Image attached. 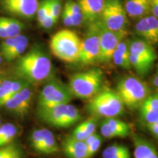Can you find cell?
Here are the masks:
<instances>
[{
  "mask_svg": "<svg viewBox=\"0 0 158 158\" xmlns=\"http://www.w3.org/2000/svg\"><path fill=\"white\" fill-rule=\"evenodd\" d=\"M13 72L17 78L29 84L48 80L52 73V63L40 48L34 47L17 59Z\"/></svg>",
  "mask_w": 158,
  "mask_h": 158,
  "instance_id": "6da1fadb",
  "label": "cell"
},
{
  "mask_svg": "<svg viewBox=\"0 0 158 158\" xmlns=\"http://www.w3.org/2000/svg\"><path fill=\"white\" fill-rule=\"evenodd\" d=\"M124 104L116 90L103 89L91 98L86 106L87 112L95 117L110 118L124 113Z\"/></svg>",
  "mask_w": 158,
  "mask_h": 158,
  "instance_id": "7a4b0ae2",
  "label": "cell"
},
{
  "mask_svg": "<svg viewBox=\"0 0 158 158\" xmlns=\"http://www.w3.org/2000/svg\"><path fill=\"white\" fill-rule=\"evenodd\" d=\"M102 71L92 68L72 75L69 79L68 86L75 98L90 99L102 89Z\"/></svg>",
  "mask_w": 158,
  "mask_h": 158,
  "instance_id": "3957f363",
  "label": "cell"
},
{
  "mask_svg": "<svg viewBox=\"0 0 158 158\" xmlns=\"http://www.w3.org/2000/svg\"><path fill=\"white\" fill-rule=\"evenodd\" d=\"M81 40L70 29H62L53 35L50 40V48L55 56L66 62L78 61Z\"/></svg>",
  "mask_w": 158,
  "mask_h": 158,
  "instance_id": "277c9868",
  "label": "cell"
},
{
  "mask_svg": "<svg viewBox=\"0 0 158 158\" xmlns=\"http://www.w3.org/2000/svg\"><path fill=\"white\" fill-rule=\"evenodd\" d=\"M116 91L124 106L130 110L139 108L151 94L147 84L133 76H125L120 79L116 84Z\"/></svg>",
  "mask_w": 158,
  "mask_h": 158,
  "instance_id": "5b68a950",
  "label": "cell"
},
{
  "mask_svg": "<svg viewBox=\"0 0 158 158\" xmlns=\"http://www.w3.org/2000/svg\"><path fill=\"white\" fill-rule=\"evenodd\" d=\"M37 116L43 122L55 127H69L81 119L78 109L70 103L37 108Z\"/></svg>",
  "mask_w": 158,
  "mask_h": 158,
  "instance_id": "8992f818",
  "label": "cell"
},
{
  "mask_svg": "<svg viewBox=\"0 0 158 158\" xmlns=\"http://www.w3.org/2000/svg\"><path fill=\"white\" fill-rule=\"evenodd\" d=\"M73 96L68 85L56 78L49 80L43 86L38 97V108H48L61 104H68Z\"/></svg>",
  "mask_w": 158,
  "mask_h": 158,
  "instance_id": "52a82bcc",
  "label": "cell"
},
{
  "mask_svg": "<svg viewBox=\"0 0 158 158\" xmlns=\"http://www.w3.org/2000/svg\"><path fill=\"white\" fill-rule=\"evenodd\" d=\"M100 39V56L98 62L108 63L112 60L114 51L127 35V31H112L106 28L101 21L95 22Z\"/></svg>",
  "mask_w": 158,
  "mask_h": 158,
  "instance_id": "ba28073f",
  "label": "cell"
},
{
  "mask_svg": "<svg viewBox=\"0 0 158 158\" xmlns=\"http://www.w3.org/2000/svg\"><path fill=\"white\" fill-rule=\"evenodd\" d=\"M101 22L112 31H124L127 25V13L120 0H108L104 2Z\"/></svg>",
  "mask_w": 158,
  "mask_h": 158,
  "instance_id": "9c48e42d",
  "label": "cell"
},
{
  "mask_svg": "<svg viewBox=\"0 0 158 158\" xmlns=\"http://www.w3.org/2000/svg\"><path fill=\"white\" fill-rule=\"evenodd\" d=\"M100 56V39L95 22L92 23L84 40L81 41L78 61L83 64L98 62Z\"/></svg>",
  "mask_w": 158,
  "mask_h": 158,
  "instance_id": "30bf717a",
  "label": "cell"
},
{
  "mask_svg": "<svg viewBox=\"0 0 158 158\" xmlns=\"http://www.w3.org/2000/svg\"><path fill=\"white\" fill-rule=\"evenodd\" d=\"M3 9L10 14L31 19L37 13V0H1Z\"/></svg>",
  "mask_w": 158,
  "mask_h": 158,
  "instance_id": "8fae6325",
  "label": "cell"
},
{
  "mask_svg": "<svg viewBox=\"0 0 158 158\" xmlns=\"http://www.w3.org/2000/svg\"><path fill=\"white\" fill-rule=\"evenodd\" d=\"M33 93L29 86H26L10 98L3 107L17 116H24L30 108Z\"/></svg>",
  "mask_w": 158,
  "mask_h": 158,
  "instance_id": "7c38bea8",
  "label": "cell"
},
{
  "mask_svg": "<svg viewBox=\"0 0 158 158\" xmlns=\"http://www.w3.org/2000/svg\"><path fill=\"white\" fill-rule=\"evenodd\" d=\"M100 133L104 138H125L129 135L130 127L127 123L115 117L104 118L100 125Z\"/></svg>",
  "mask_w": 158,
  "mask_h": 158,
  "instance_id": "4fadbf2b",
  "label": "cell"
},
{
  "mask_svg": "<svg viewBox=\"0 0 158 158\" xmlns=\"http://www.w3.org/2000/svg\"><path fill=\"white\" fill-rule=\"evenodd\" d=\"M138 109L140 119L145 125L158 122V91L150 94Z\"/></svg>",
  "mask_w": 158,
  "mask_h": 158,
  "instance_id": "5bb4252c",
  "label": "cell"
},
{
  "mask_svg": "<svg viewBox=\"0 0 158 158\" xmlns=\"http://www.w3.org/2000/svg\"><path fill=\"white\" fill-rule=\"evenodd\" d=\"M62 148L64 155L68 158H88L86 143L77 140L71 135L63 140Z\"/></svg>",
  "mask_w": 158,
  "mask_h": 158,
  "instance_id": "9a60e30c",
  "label": "cell"
},
{
  "mask_svg": "<svg viewBox=\"0 0 158 158\" xmlns=\"http://www.w3.org/2000/svg\"><path fill=\"white\" fill-rule=\"evenodd\" d=\"M84 19L94 23L101 16L103 9L104 0H78Z\"/></svg>",
  "mask_w": 158,
  "mask_h": 158,
  "instance_id": "2e32d148",
  "label": "cell"
},
{
  "mask_svg": "<svg viewBox=\"0 0 158 158\" xmlns=\"http://www.w3.org/2000/svg\"><path fill=\"white\" fill-rule=\"evenodd\" d=\"M29 85L20 78L17 80H5L0 83V108L3 107L5 102L15 93Z\"/></svg>",
  "mask_w": 158,
  "mask_h": 158,
  "instance_id": "e0dca14e",
  "label": "cell"
},
{
  "mask_svg": "<svg viewBox=\"0 0 158 158\" xmlns=\"http://www.w3.org/2000/svg\"><path fill=\"white\" fill-rule=\"evenodd\" d=\"M133 143L135 158H158L155 146L145 138L134 136Z\"/></svg>",
  "mask_w": 158,
  "mask_h": 158,
  "instance_id": "ac0fdd59",
  "label": "cell"
},
{
  "mask_svg": "<svg viewBox=\"0 0 158 158\" xmlns=\"http://www.w3.org/2000/svg\"><path fill=\"white\" fill-rule=\"evenodd\" d=\"M130 44V51L131 54L147 59L155 62L157 59V54L152 45L144 40H135Z\"/></svg>",
  "mask_w": 158,
  "mask_h": 158,
  "instance_id": "d6986e66",
  "label": "cell"
},
{
  "mask_svg": "<svg viewBox=\"0 0 158 158\" xmlns=\"http://www.w3.org/2000/svg\"><path fill=\"white\" fill-rule=\"evenodd\" d=\"M130 55V44L127 41L122 40L114 51L112 60L117 66L128 70L131 68Z\"/></svg>",
  "mask_w": 158,
  "mask_h": 158,
  "instance_id": "ffe728a7",
  "label": "cell"
},
{
  "mask_svg": "<svg viewBox=\"0 0 158 158\" xmlns=\"http://www.w3.org/2000/svg\"><path fill=\"white\" fill-rule=\"evenodd\" d=\"M28 45V39L23 35H19L14 37V40L12 45L11 48L4 55L5 58L7 62L15 60L19 58L21 55H23Z\"/></svg>",
  "mask_w": 158,
  "mask_h": 158,
  "instance_id": "44dd1931",
  "label": "cell"
},
{
  "mask_svg": "<svg viewBox=\"0 0 158 158\" xmlns=\"http://www.w3.org/2000/svg\"><path fill=\"white\" fill-rule=\"evenodd\" d=\"M125 10L130 17H141L150 12V0H127Z\"/></svg>",
  "mask_w": 158,
  "mask_h": 158,
  "instance_id": "7402d4cb",
  "label": "cell"
},
{
  "mask_svg": "<svg viewBox=\"0 0 158 158\" xmlns=\"http://www.w3.org/2000/svg\"><path fill=\"white\" fill-rule=\"evenodd\" d=\"M43 129V141L40 153L43 155H54L59 151L58 143L54 135L46 128Z\"/></svg>",
  "mask_w": 158,
  "mask_h": 158,
  "instance_id": "603a6c76",
  "label": "cell"
},
{
  "mask_svg": "<svg viewBox=\"0 0 158 158\" xmlns=\"http://www.w3.org/2000/svg\"><path fill=\"white\" fill-rule=\"evenodd\" d=\"M130 61L131 68H133L136 73L140 76H145L149 73L154 64L152 61L131 53L130 55Z\"/></svg>",
  "mask_w": 158,
  "mask_h": 158,
  "instance_id": "cb8c5ba5",
  "label": "cell"
},
{
  "mask_svg": "<svg viewBox=\"0 0 158 158\" xmlns=\"http://www.w3.org/2000/svg\"><path fill=\"white\" fill-rule=\"evenodd\" d=\"M0 23L5 28L8 37H14L20 35L23 29V23L13 18L0 17Z\"/></svg>",
  "mask_w": 158,
  "mask_h": 158,
  "instance_id": "d4e9b609",
  "label": "cell"
},
{
  "mask_svg": "<svg viewBox=\"0 0 158 158\" xmlns=\"http://www.w3.org/2000/svg\"><path fill=\"white\" fill-rule=\"evenodd\" d=\"M135 30L136 33L140 37H141L143 40L150 43V44L153 45L152 37L149 26H148L147 17L142 18L138 21V23L135 26Z\"/></svg>",
  "mask_w": 158,
  "mask_h": 158,
  "instance_id": "484cf974",
  "label": "cell"
},
{
  "mask_svg": "<svg viewBox=\"0 0 158 158\" xmlns=\"http://www.w3.org/2000/svg\"><path fill=\"white\" fill-rule=\"evenodd\" d=\"M0 158H23V152L15 144H7L0 147Z\"/></svg>",
  "mask_w": 158,
  "mask_h": 158,
  "instance_id": "4316f807",
  "label": "cell"
},
{
  "mask_svg": "<svg viewBox=\"0 0 158 158\" xmlns=\"http://www.w3.org/2000/svg\"><path fill=\"white\" fill-rule=\"evenodd\" d=\"M128 152H130L129 150L125 146L114 143L104 150L102 152V158H117Z\"/></svg>",
  "mask_w": 158,
  "mask_h": 158,
  "instance_id": "83f0119b",
  "label": "cell"
},
{
  "mask_svg": "<svg viewBox=\"0 0 158 158\" xmlns=\"http://www.w3.org/2000/svg\"><path fill=\"white\" fill-rule=\"evenodd\" d=\"M43 141V129L35 130L30 135V143L31 147L40 153Z\"/></svg>",
  "mask_w": 158,
  "mask_h": 158,
  "instance_id": "f1b7e54d",
  "label": "cell"
},
{
  "mask_svg": "<svg viewBox=\"0 0 158 158\" xmlns=\"http://www.w3.org/2000/svg\"><path fill=\"white\" fill-rule=\"evenodd\" d=\"M148 26L152 37L153 45L158 43V19L154 15L147 17Z\"/></svg>",
  "mask_w": 158,
  "mask_h": 158,
  "instance_id": "f546056e",
  "label": "cell"
},
{
  "mask_svg": "<svg viewBox=\"0 0 158 158\" xmlns=\"http://www.w3.org/2000/svg\"><path fill=\"white\" fill-rule=\"evenodd\" d=\"M79 125L83 128V130L88 134L89 135H92L96 133L97 126H98V117L95 116H92V117L85 120Z\"/></svg>",
  "mask_w": 158,
  "mask_h": 158,
  "instance_id": "4dcf8cb0",
  "label": "cell"
},
{
  "mask_svg": "<svg viewBox=\"0 0 158 158\" xmlns=\"http://www.w3.org/2000/svg\"><path fill=\"white\" fill-rule=\"evenodd\" d=\"M50 4L51 0H44L40 4H39L37 10V20L39 23H42V21L50 13Z\"/></svg>",
  "mask_w": 158,
  "mask_h": 158,
  "instance_id": "1f68e13d",
  "label": "cell"
},
{
  "mask_svg": "<svg viewBox=\"0 0 158 158\" xmlns=\"http://www.w3.org/2000/svg\"><path fill=\"white\" fill-rule=\"evenodd\" d=\"M102 136L100 135H98L95 139L94 140L92 143L87 146V157L88 158H92L100 149V146L102 144Z\"/></svg>",
  "mask_w": 158,
  "mask_h": 158,
  "instance_id": "d6a6232c",
  "label": "cell"
},
{
  "mask_svg": "<svg viewBox=\"0 0 158 158\" xmlns=\"http://www.w3.org/2000/svg\"><path fill=\"white\" fill-rule=\"evenodd\" d=\"M61 13V2L60 0H51L50 4V13L54 18L55 21L59 19Z\"/></svg>",
  "mask_w": 158,
  "mask_h": 158,
  "instance_id": "836d02e7",
  "label": "cell"
},
{
  "mask_svg": "<svg viewBox=\"0 0 158 158\" xmlns=\"http://www.w3.org/2000/svg\"><path fill=\"white\" fill-rule=\"evenodd\" d=\"M71 136H72L73 138H76L77 140H79V141H84L86 139V138L88 137L89 135L78 124V125L73 130L72 134H71Z\"/></svg>",
  "mask_w": 158,
  "mask_h": 158,
  "instance_id": "e575fe53",
  "label": "cell"
},
{
  "mask_svg": "<svg viewBox=\"0 0 158 158\" xmlns=\"http://www.w3.org/2000/svg\"><path fill=\"white\" fill-rule=\"evenodd\" d=\"M13 40H14V37H7V38L4 39L1 45H0L1 54L2 56H4L11 48L12 45L13 43Z\"/></svg>",
  "mask_w": 158,
  "mask_h": 158,
  "instance_id": "d590c367",
  "label": "cell"
},
{
  "mask_svg": "<svg viewBox=\"0 0 158 158\" xmlns=\"http://www.w3.org/2000/svg\"><path fill=\"white\" fill-rule=\"evenodd\" d=\"M64 6H66L68 7V9L71 13H75V14H82L80 6H79L78 4L74 2L70 1H70H68L65 3Z\"/></svg>",
  "mask_w": 158,
  "mask_h": 158,
  "instance_id": "8d00e7d4",
  "label": "cell"
},
{
  "mask_svg": "<svg viewBox=\"0 0 158 158\" xmlns=\"http://www.w3.org/2000/svg\"><path fill=\"white\" fill-rule=\"evenodd\" d=\"M56 23V22L55 21L54 18L52 17L51 13H49V14L47 15L46 18H45L44 20H43L42 23H40V25L45 29H50L51 27H52Z\"/></svg>",
  "mask_w": 158,
  "mask_h": 158,
  "instance_id": "74e56055",
  "label": "cell"
},
{
  "mask_svg": "<svg viewBox=\"0 0 158 158\" xmlns=\"http://www.w3.org/2000/svg\"><path fill=\"white\" fill-rule=\"evenodd\" d=\"M149 131L158 140V122L147 124Z\"/></svg>",
  "mask_w": 158,
  "mask_h": 158,
  "instance_id": "f35d334b",
  "label": "cell"
},
{
  "mask_svg": "<svg viewBox=\"0 0 158 158\" xmlns=\"http://www.w3.org/2000/svg\"><path fill=\"white\" fill-rule=\"evenodd\" d=\"M62 20L63 23H64V24L66 26V27H73L70 15H69L68 12L65 7H64V10H63L62 11Z\"/></svg>",
  "mask_w": 158,
  "mask_h": 158,
  "instance_id": "ab89813d",
  "label": "cell"
},
{
  "mask_svg": "<svg viewBox=\"0 0 158 158\" xmlns=\"http://www.w3.org/2000/svg\"><path fill=\"white\" fill-rule=\"evenodd\" d=\"M7 37H8L7 32H6L5 29L3 27V26L2 25L1 23H0V38L5 39L7 38Z\"/></svg>",
  "mask_w": 158,
  "mask_h": 158,
  "instance_id": "60d3db41",
  "label": "cell"
},
{
  "mask_svg": "<svg viewBox=\"0 0 158 158\" xmlns=\"http://www.w3.org/2000/svg\"><path fill=\"white\" fill-rule=\"evenodd\" d=\"M153 84L154 86H155V87L157 89L158 91V66H157V70H156L155 76H154V78H153Z\"/></svg>",
  "mask_w": 158,
  "mask_h": 158,
  "instance_id": "b9f144b4",
  "label": "cell"
},
{
  "mask_svg": "<svg viewBox=\"0 0 158 158\" xmlns=\"http://www.w3.org/2000/svg\"><path fill=\"white\" fill-rule=\"evenodd\" d=\"M117 158H130V152L126 153V154H124V155L119 156V157H118Z\"/></svg>",
  "mask_w": 158,
  "mask_h": 158,
  "instance_id": "7bdbcfd3",
  "label": "cell"
},
{
  "mask_svg": "<svg viewBox=\"0 0 158 158\" xmlns=\"http://www.w3.org/2000/svg\"><path fill=\"white\" fill-rule=\"evenodd\" d=\"M2 56H0V64H2Z\"/></svg>",
  "mask_w": 158,
  "mask_h": 158,
  "instance_id": "ee69618b",
  "label": "cell"
},
{
  "mask_svg": "<svg viewBox=\"0 0 158 158\" xmlns=\"http://www.w3.org/2000/svg\"><path fill=\"white\" fill-rule=\"evenodd\" d=\"M2 124V120H1V118H0V126H1Z\"/></svg>",
  "mask_w": 158,
  "mask_h": 158,
  "instance_id": "f6af8a7d",
  "label": "cell"
}]
</instances>
